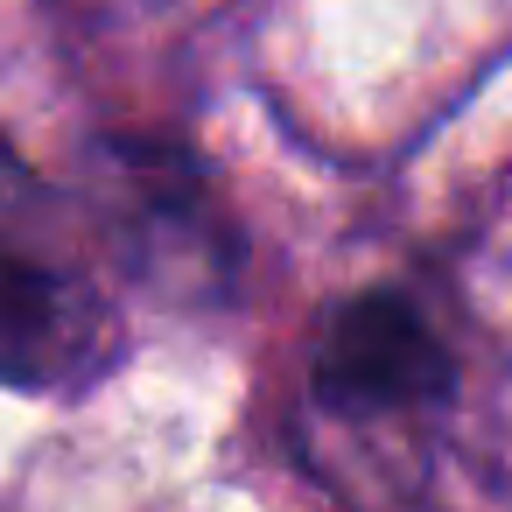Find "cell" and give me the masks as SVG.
<instances>
[{
    "label": "cell",
    "instance_id": "6da1fadb",
    "mask_svg": "<svg viewBox=\"0 0 512 512\" xmlns=\"http://www.w3.org/2000/svg\"><path fill=\"white\" fill-rule=\"evenodd\" d=\"M113 344V309L64 239L57 190L0 141V386H78Z\"/></svg>",
    "mask_w": 512,
    "mask_h": 512
},
{
    "label": "cell",
    "instance_id": "7a4b0ae2",
    "mask_svg": "<svg viewBox=\"0 0 512 512\" xmlns=\"http://www.w3.org/2000/svg\"><path fill=\"white\" fill-rule=\"evenodd\" d=\"M92 211L113 260L155 295L225 302L239 288V225L183 148L106 141L92 176Z\"/></svg>",
    "mask_w": 512,
    "mask_h": 512
},
{
    "label": "cell",
    "instance_id": "3957f363",
    "mask_svg": "<svg viewBox=\"0 0 512 512\" xmlns=\"http://www.w3.org/2000/svg\"><path fill=\"white\" fill-rule=\"evenodd\" d=\"M456 393V351L442 323L400 281L323 309L309 344V407L337 428H400L442 414Z\"/></svg>",
    "mask_w": 512,
    "mask_h": 512
}]
</instances>
